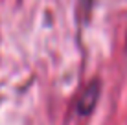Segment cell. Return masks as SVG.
I'll return each instance as SVG.
<instances>
[{
  "instance_id": "1",
  "label": "cell",
  "mask_w": 127,
  "mask_h": 125,
  "mask_svg": "<svg viewBox=\"0 0 127 125\" xmlns=\"http://www.w3.org/2000/svg\"><path fill=\"white\" fill-rule=\"evenodd\" d=\"M98 94H99V85L92 83L85 88V92L81 94L79 101H77V112L79 114H89L94 109L96 101H98Z\"/></svg>"
},
{
  "instance_id": "2",
  "label": "cell",
  "mask_w": 127,
  "mask_h": 125,
  "mask_svg": "<svg viewBox=\"0 0 127 125\" xmlns=\"http://www.w3.org/2000/svg\"><path fill=\"white\" fill-rule=\"evenodd\" d=\"M89 2H90V4H92V2H94V0H89Z\"/></svg>"
}]
</instances>
